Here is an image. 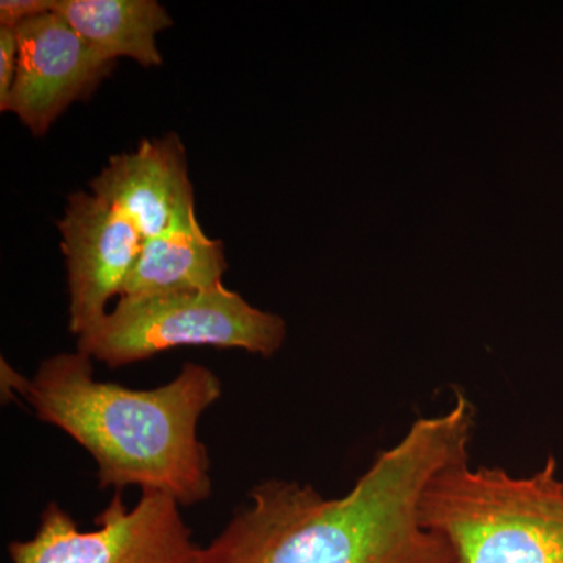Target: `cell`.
<instances>
[{
    "mask_svg": "<svg viewBox=\"0 0 563 563\" xmlns=\"http://www.w3.org/2000/svg\"><path fill=\"white\" fill-rule=\"evenodd\" d=\"M474 407L420 418L377 455L346 495L266 481L209 547L202 563H455L442 533L421 520L422 493L442 470L468 461Z\"/></svg>",
    "mask_w": 563,
    "mask_h": 563,
    "instance_id": "6da1fadb",
    "label": "cell"
},
{
    "mask_svg": "<svg viewBox=\"0 0 563 563\" xmlns=\"http://www.w3.org/2000/svg\"><path fill=\"white\" fill-rule=\"evenodd\" d=\"M81 352L44 358L20 396L40 421L68 433L98 465L99 487H140L180 506L210 498V457L199 420L222 395L207 366L185 363L162 387L133 390L95 377Z\"/></svg>",
    "mask_w": 563,
    "mask_h": 563,
    "instance_id": "7a4b0ae2",
    "label": "cell"
},
{
    "mask_svg": "<svg viewBox=\"0 0 563 563\" xmlns=\"http://www.w3.org/2000/svg\"><path fill=\"white\" fill-rule=\"evenodd\" d=\"M421 520L442 533L455 563H563V479L554 457L531 476L468 461L426 487Z\"/></svg>",
    "mask_w": 563,
    "mask_h": 563,
    "instance_id": "3957f363",
    "label": "cell"
},
{
    "mask_svg": "<svg viewBox=\"0 0 563 563\" xmlns=\"http://www.w3.org/2000/svg\"><path fill=\"white\" fill-rule=\"evenodd\" d=\"M285 336L284 318L218 285L147 298L121 296L111 312L79 335L77 351L118 368L180 346L243 350L272 357Z\"/></svg>",
    "mask_w": 563,
    "mask_h": 563,
    "instance_id": "277c9868",
    "label": "cell"
},
{
    "mask_svg": "<svg viewBox=\"0 0 563 563\" xmlns=\"http://www.w3.org/2000/svg\"><path fill=\"white\" fill-rule=\"evenodd\" d=\"M98 529L80 531L60 504H47L31 540L11 542V563H202V548L172 496L143 492L129 507L117 490L95 518Z\"/></svg>",
    "mask_w": 563,
    "mask_h": 563,
    "instance_id": "5b68a950",
    "label": "cell"
},
{
    "mask_svg": "<svg viewBox=\"0 0 563 563\" xmlns=\"http://www.w3.org/2000/svg\"><path fill=\"white\" fill-rule=\"evenodd\" d=\"M20 62L9 102L33 135H44L70 103L90 98L114 63L106 60L57 11L16 29Z\"/></svg>",
    "mask_w": 563,
    "mask_h": 563,
    "instance_id": "8992f818",
    "label": "cell"
},
{
    "mask_svg": "<svg viewBox=\"0 0 563 563\" xmlns=\"http://www.w3.org/2000/svg\"><path fill=\"white\" fill-rule=\"evenodd\" d=\"M57 228L68 269L69 331L79 336L122 295L144 240L125 214L84 191L69 196Z\"/></svg>",
    "mask_w": 563,
    "mask_h": 563,
    "instance_id": "52a82bcc",
    "label": "cell"
},
{
    "mask_svg": "<svg viewBox=\"0 0 563 563\" xmlns=\"http://www.w3.org/2000/svg\"><path fill=\"white\" fill-rule=\"evenodd\" d=\"M90 187L92 195L125 214L143 240L198 218L187 154L173 132L113 155Z\"/></svg>",
    "mask_w": 563,
    "mask_h": 563,
    "instance_id": "ba28073f",
    "label": "cell"
},
{
    "mask_svg": "<svg viewBox=\"0 0 563 563\" xmlns=\"http://www.w3.org/2000/svg\"><path fill=\"white\" fill-rule=\"evenodd\" d=\"M224 246L202 231L198 218L144 240L121 296L176 295L222 285Z\"/></svg>",
    "mask_w": 563,
    "mask_h": 563,
    "instance_id": "9c48e42d",
    "label": "cell"
},
{
    "mask_svg": "<svg viewBox=\"0 0 563 563\" xmlns=\"http://www.w3.org/2000/svg\"><path fill=\"white\" fill-rule=\"evenodd\" d=\"M54 11L106 60L162 65L157 35L173 20L157 0H55Z\"/></svg>",
    "mask_w": 563,
    "mask_h": 563,
    "instance_id": "30bf717a",
    "label": "cell"
},
{
    "mask_svg": "<svg viewBox=\"0 0 563 563\" xmlns=\"http://www.w3.org/2000/svg\"><path fill=\"white\" fill-rule=\"evenodd\" d=\"M20 41L16 29L0 27V110L5 109L16 80Z\"/></svg>",
    "mask_w": 563,
    "mask_h": 563,
    "instance_id": "8fae6325",
    "label": "cell"
},
{
    "mask_svg": "<svg viewBox=\"0 0 563 563\" xmlns=\"http://www.w3.org/2000/svg\"><path fill=\"white\" fill-rule=\"evenodd\" d=\"M55 0H2L0 2V27L18 29L25 21L51 13Z\"/></svg>",
    "mask_w": 563,
    "mask_h": 563,
    "instance_id": "7c38bea8",
    "label": "cell"
}]
</instances>
